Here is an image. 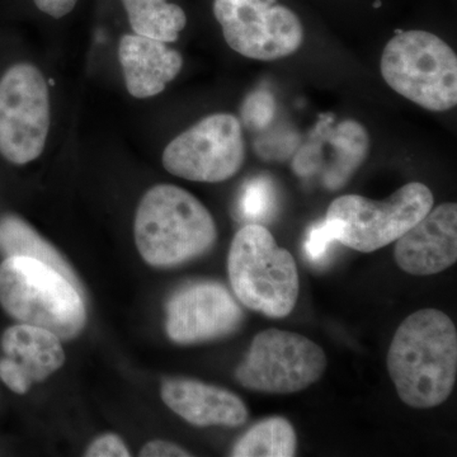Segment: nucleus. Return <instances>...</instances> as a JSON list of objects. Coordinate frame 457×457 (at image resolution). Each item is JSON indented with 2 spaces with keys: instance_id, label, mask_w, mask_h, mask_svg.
<instances>
[{
  "instance_id": "10",
  "label": "nucleus",
  "mask_w": 457,
  "mask_h": 457,
  "mask_svg": "<svg viewBox=\"0 0 457 457\" xmlns=\"http://www.w3.org/2000/svg\"><path fill=\"white\" fill-rule=\"evenodd\" d=\"M245 159L242 125L234 114L215 113L170 141L163 153L165 170L194 182L233 179Z\"/></svg>"
},
{
  "instance_id": "14",
  "label": "nucleus",
  "mask_w": 457,
  "mask_h": 457,
  "mask_svg": "<svg viewBox=\"0 0 457 457\" xmlns=\"http://www.w3.org/2000/svg\"><path fill=\"white\" fill-rule=\"evenodd\" d=\"M162 399L186 422L197 427H239L248 408L236 394L191 378H170L162 385Z\"/></svg>"
},
{
  "instance_id": "22",
  "label": "nucleus",
  "mask_w": 457,
  "mask_h": 457,
  "mask_svg": "<svg viewBox=\"0 0 457 457\" xmlns=\"http://www.w3.org/2000/svg\"><path fill=\"white\" fill-rule=\"evenodd\" d=\"M143 457H186L192 456L187 450L167 441H152L140 451Z\"/></svg>"
},
{
  "instance_id": "20",
  "label": "nucleus",
  "mask_w": 457,
  "mask_h": 457,
  "mask_svg": "<svg viewBox=\"0 0 457 457\" xmlns=\"http://www.w3.org/2000/svg\"><path fill=\"white\" fill-rule=\"evenodd\" d=\"M332 237L328 233L326 227L323 222H319L309 231V236L306 237L305 253L308 255L309 261L314 262V263H320L321 261L326 258L328 251L330 249V245H333Z\"/></svg>"
},
{
  "instance_id": "17",
  "label": "nucleus",
  "mask_w": 457,
  "mask_h": 457,
  "mask_svg": "<svg viewBox=\"0 0 457 457\" xmlns=\"http://www.w3.org/2000/svg\"><path fill=\"white\" fill-rule=\"evenodd\" d=\"M135 35L162 42L179 40L187 25L185 11L167 0H122Z\"/></svg>"
},
{
  "instance_id": "4",
  "label": "nucleus",
  "mask_w": 457,
  "mask_h": 457,
  "mask_svg": "<svg viewBox=\"0 0 457 457\" xmlns=\"http://www.w3.org/2000/svg\"><path fill=\"white\" fill-rule=\"evenodd\" d=\"M228 273L234 294L251 311L275 319L294 311L300 290L296 262L263 225L248 224L237 231Z\"/></svg>"
},
{
  "instance_id": "12",
  "label": "nucleus",
  "mask_w": 457,
  "mask_h": 457,
  "mask_svg": "<svg viewBox=\"0 0 457 457\" xmlns=\"http://www.w3.org/2000/svg\"><path fill=\"white\" fill-rule=\"evenodd\" d=\"M394 258L413 276H432L457 261V204H442L396 240Z\"/></svg>"
},
{
  "instance_id": "21",
  "label": "nucleus",
  "mask_w": 457,
  "mask_h": 457,
  "mask_svg": "<svg viewBox=\"0 0 457 457\" xmlns=\"http://www.w3.org/2000/svg\"><path fill=\"white\" fill-rule=\"evenodd\" d=\"M88 457H128L130 456L125 442L116 435H104L93 441L87 450Z\"/></svg>"
},
{
  "instance_id": "11",
  "label": "nucleus",
  "mask_w": 457,
  "mask_h": 457,
  "mask_svg": "<svg viewBox=\"0 0 457 457\" xmlns=\"http://www.w3.org/2000/svg\"><path fill=\"white\" fill-rule=\"evenodd\" d=\"M242 308L218 282H198L182 288L167 305V335L179 345L224 338L242 324Z\"/></svg>"
},
{
  "instance_id": "5",
  "label": "nucleus",
  "mask_w": 457,
  "mask_h": 457,
  "mask_svg": "<svg viewBox=\"0 0 457 457\" xmlns=\"http://www.w3.org/2000/svg\"><path fill=\"white\" fill-rule=\"evenodd\" d=\"M390 88L426 110L444 112L457 104V56L427 31H396L380 62Z\"/></svg>"
},
{
  "instance_id": "8",
  "label": "nucleus",
  "mask_w": 457,
  "mask_h": 457,
  "mask_svg": "<svg viewBox=\"0 0 457 457\" xmlns=\"http://www.w3.org/2000/svg\"><path fill=\"white\" fill-rule=\"evenodd\" d=\"M50 130V96L37 68L17 64L0 79V154L23 165L42 154Z\"/></svg>"
},
{
  "instance_id": "15",
  "label": "nucleus",
  "mask_w": 457,
  "mask_h": 457,
  "mask_svg": "<svg viewBox=\"0 0 457 457\" xmlns=\"http://www.w3.org/2000/svg\"><path fill=\"white\" fill-rule=\"evenodd\" d=\"M126 88L135 98H150L163 92L182 69L179 51L165 42L140 35L122 36L119 46Z\"/></svg>"
},
{
  "instance_id": "24",
  "label": "nucleus",
  "mask_w": 457,
  "mask_h": 457,
  "mask_svg": "<svg viewBox=\"0 0 457 457\" xmlns=\"http://www.w3.org/2000/svg\"><path fill=\"white\" fill-rule=\"evenodd\" d=\"M374 7H375V8L381 7V2H380V0H376L375 4H374Z\"/></svg>"
},
{
  "instance_id": "6",
  "label": "nucleus",
  "mask_w": 457,
  "mask_h": 457,
  "mask_svg": "<svg viewBox=\"0 0 457 457\" xmlns=\"http://www.w3.org/2000/svg\"><path fill=\"white\" fill-rule=\"evenodd\" d=\"M431 189L420 182L403 186L384 201L359 195L336 198L323 225L333 242L361 253H372L396 242L433 207Z\"/></svg>"
},
{
  "instance_id": "13",
  "label": "nucleus",
  "mask_w": 457,
  "mask_h": 457,
  "mask_svg": "<svg viewBox=\"0 0 457 457\" xmlns=\"http://www.w3.org/2000/svg\"><path fill=\"white\" fill-rule=\"evenodd\" d=\"M2 350L5 357L0 360V378L17 394H26L33 383L46 380L65 362L62 339L29 324L8 328Z\"/></svg>"
},
{
  "instance_id": "9",
  "label": "nucleus",
  "mask_w": 457,
  "mask_h": 457,
  "mask_svg": "<svg viewBox=\"0 0 457 457\" xmlns=\"http://www.w3.org/2000/svg\"><path fill=\"white\" fill-rule=\"evenodd\" d=\"M213 14L228 46L248 59L273 62L302 47V21L278 0H215Z\"/></svg>"
},
{
  "instance_id": "2",
  "label": "nucleus",
  "mask_w": 457,
  "mask_h": 457,
  "mask_svg": "<svg viewBox=\"0 0 457 457\" xmlns=\"http://www.w3.org/2000/svg\"><path fill=\"white\" fill-rule=\"evenodd\" d=\"M135 243L153 267H174L201 257L218 239L212 213L186 189L158 185L141 198L135 216Z\"/></svg>"
},
{
  "instance_id": "1",
  "label": "nucleus",
  "mask_w": 457,
  "mask_h": 457,
  "mask_svg": "<svg viewBox=\"0 0 457 457\" xmlns=\"http://www.w3.org/2000/svg\"><path fill=\"white\" fill-rule=\"evenodd\" d=\"M387 371L400 400L409 407L431 409L446 402L457 378V330L437 309L409 315L393 337Z\"/></svg>"
},
{
  "instance_id": "19",
  "label": "nucleus",
  "mask_w": 457,
  "mask_h": 457,
  "mask_svg": "<svg viewBox=\"0 0 457 457\" xmlns=\"http://www.w3.org/2000/svg\"><path fill=\"white\" fill-rule=\"evenodd\" d=\"M276 207L275 189L269 179H254L243 189L239 200V212L249 224L267 221Z\"/></svg>"
},
{
  "instance_id": "3",
  "label": "nucleus",
  "mask_w": 457,
  "mask_h": 457,
  "mask_svg": "<svg viewBox=\"0 0 457 457\" xmlns=\"http://www.w3.org/2000/svg\"><path fill=\"white\" fill-rule=\"evenodd\" d=\"M0 305L18 323L42 328L69 341L87 321L82 288L49 264L9 257L0 263Z\"/></svg>"
},
{
  "instance_id": "16",
  "label": "nucleus",
  "mask_w": 457,
  "mask_h": 457,
  "mask_svg": "<svg viewBox=\"0 0 457 457\" xmlns=\"http://www.w3.org/2000/svg\"><path fill=\"white\" fill-rule=\"evenodd\" d=\"M0 254L4 258L27 257L44 262L82 288L73 270L59 252L16 215L0 218Z\"/></svg>"
},
{
  "instance_id": "23",
  "label": "nucleus",
  "mask_w": 457,
  "mask_h": 457,
  "mask_svg": "<svg viewBox=\"0 0 457 457\" xmlns=\"http://www.w3.org/2000/svg\"><path fill=\"white\" fill-rule=\"evenodd\" d=\"M36 7L47 16L62 18L71 13L77 5L78 0H33Z\"/></svg>"
},
{
  "instance_id": "7",
  "label": "nucleus",
  "mask_w": 457,
  "mask_h": 457,
  "mask_svg": "<svg viewBox=\"0 0 457 457\" xmlns=\"http://www.w3.org/2000/svg\"><path fill=\"white\" fill-rule=\"evenodd\" d=\"M327 365L323 348L312 339L288 330L267 329L254 337L236 378L253 392L294 394L320 380Z\"/></svg>"
},
{
  "instance_id": "18",
  "label": "nucleus",
  "mask_w": 457,
  "mask_h": 457,
  "mask_svg": "<svg viewBox=\"0 0 457 457\" xmlns=\"http://www.w3.org/2000/svg\"><path fill=\"white\" fill-rule=\"evenodd\" d=\"M297 436L286 418L270 417L252 426L237 440L234 457H293L296 455Z\"/></svg>"
}]
</instances>
